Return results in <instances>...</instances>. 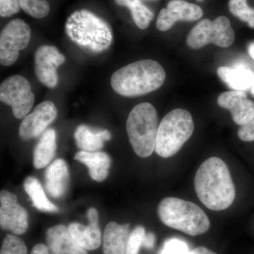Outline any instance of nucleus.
<instances>
[{"label": "nucleus", "mask_w": 254, "mask_h": 254, "mask_svg": "<svg viewBox=\"0 0 254 254\" xmlns=\"http://www.w3.org/2000/svg\"><path fill=\"white\" fill-rule=\"evenodd\" d=\"M194 186L200 202L214 211L229 208L236 196L228 167L217 157L207 159L200 165L195 173Z\"/></svg>", "instance_id": "obj_1"}, {"label": "nucleus", "mask_w": 254, "mask_h": 254, "mask_svg": "<svg viewBox=\"0 0 254 254\" xmlns=\"http://www.w3.org/2000/svg\"><path fill=\"white\" fill-rule=\"evenodd\" d=\"M165 78V69L158 62L143 60L119 68L110 83L119 95L136 97L156 91L163 86Z\"/></svg>", "instance_id": "obj_2"}, {"label": "nucleus", "mask_w": 254, "mask_h": 254, "mask_svg": "<svg viewBox=\"0 0 254 254\" xmlns=\"http://www.w3.org/2000/svg\"><path fill=\"white\" fill-rule=\"evenodd\" d=\"M65 31L71 41L93 53L109 48L113 33L108 23L91 11L78 10L68 16Z\"/></svg>", "instance_id": "obj_3"}, {"label": "nucleus", "mask_w": 254, "mask_h": 254, "mask_svg": "<svg viewBox=\"0 0 254 254\" xmlns=\"http://www.w3.org/2000/svg\"><path fill=\"white\" fill-rule=\"evenodd\" d=\"M158 214L164 225L192 237L203 235L210 225L198 205L175 197L164 198L158 205Z\"/></svg>", "instance_id": "obj_4"}, {"label": "nucleus", "mask_w": 254, "mask_h": 254, "mask_svg": "<svg viewBox=\"0 0 254 254\" xmlns=\"http://www.w3.org/2000/svg\"><path fill=\"white\" fill-rule=\"evenodd\" d=\"M156 110L149 103L135 106L127 120V131L132 148L141 158L153 154L159 128Z\"/></svg>", "instance_id": "obj_5"}, {"label": "nucleus", "mask_w": 254, "mask_h": 254, "mask_svg": "<svg viewBox=\"0 0 254 254\" xmlns=\"http://www.w3.org/2000/svg\"><path fill=\"white\" fill-rule=\"evenodd\" d=\"M194 123L190 112L175 109L167 114L159 125L155 151L168 158L180 151L193 134Z\"/></svg>", "instance_id": "obj_6"}, {"label": "nucleus", "mask_w": 254, "mask_h": 254, "mask_svg": "<svg viewBox=\"0 0 254 254\" xmlns=\"http://www.w3.org/2000/svg\"><path fill=\"white\" fill-rule=\"evenodd\" d=\"M235 33L226 16H220L213 21L205 18L190 30L187 43L192 49H199L210 43L220 48H228L233 44Z\"/></svg>", "instance_id": "obj_7"}, {"label": "nucleus", "mask_w": 254, "mask_h": 254, "mask_svg": "<svg viewBox=\"0 0 254 254\" xmlns=\"http://www.w3.org/2000/svg\"><path fill=\"white\" fill-rule=\"evenodd\" d=\"M0 100L10 105L16 119H24L35 103V95L31 83L19 75L6 78L0 86Z\"/></svg>", "instance_id": "obj_8"}, {"label": "nucleus", "mask_w": 254, "mask_h": 254, "mask_svg": "<svg viewBox=\"0 0 254 254\" xmlns=\"http://www.w3.org/2000/svg\"><path fill=\"white\" fill-rule=\"evenodd\" d=\"M31 37V28L23 20L16 18L8 23L0 35L1 64L12 65L18 60L19 52L28 46Z\"/></svg>", "instance_id": "obj_9"}, {"label": "nucleus", "mask_w": 254, "mask_h": 254, "mask_svg": "<svg viewBox=\"0 0 254 254\" xmlns=\"http://www.w3.org/2000/svg\"><path fill=\"white\" fill-rule=\"evenodd\" d=\"M0 226L15 235H23L28 228L27 211L16 195L6 190L0 193Z\"/></svg>", "instance_id": "obj_10"}, {"label": "nucleus", "mask_w": 254, "mask_h": 254, "mask_svg": "<svg viewBox=\"0 0 254 254\" xmlns=\"http://www.w3.org/2000/svg\"><path fill=\"white\" fill-rule=\"evenodd\" d=\"M58 116V110L51 101H44L37 105L34 110L23 119L19 127V137L28 141L42 136L50 124Z\"/></svg>", "instance_id": "obj_11"}, {"label": "nucleus", "mask_w": 254, "mask_h": 254, "mask_svg": "<svg viewBox=\"0 0 254 254\" xmlns=\"http://www.w3.org/2000/svg\"><path fill=\"white\" fill-rule=\"evenodd\" d=\"M65 57L54 46H42L35 53V71L42 84L55 88L58 83V68L65 62Z\"/></svg>", "instance_id": "obj_12"}, {"label": "nucleus", "mask_w": 254, "mask_h": 254, "mask_svg": "<svg viewBox=\"0 0 254 254\" xmlns=\"http://www.w3.org/2000/svg\"><path fill=\"white\" fill-rule=\"evenodd\" d=\"M203 9L198 5L184 0H173L161 9L157 18L159 31H167L179 21H194L203 16Z\"/></svg>", "instance_id": "obj_13"}, {"label": "nucleus", "mask_w": 254, "mask_h": 254, "mask_svg": "<svg viewBox=\"0 0 254 254\" xmlns=\"http://www.w3.org/2000/svg\"><path fill=\"white\" fill-rule=\"evenodd\" d=\"M88 225L72 222L68 228L71 236L78 245L85 250H97L101 245L102 234L99 226V215L96 208L88 209L87 213Z\"/></svg>", "instance_id": "obj_14"}, {"label": "nucleus", "mask_w": 254, "mask_h": 254, "mask_svg": "<svg viewBox=\"0 0 254 254\" xmlns=\"http://www.w3.org/2000/svg\"><path fill=\"white\" fill-rule=\"evenodd\" d=\"M218 104L231 113L235 124L244 126L254 117V102L247 98L245 91L224 92L218 98Z\"/></svg>", "instance_id": "obj_15"}, {"label": "nucleus", "mask_w": 254, "mask_h": 254, "mask_svg": "<svg viewBox=\"0 0 254 254\" xmlns=\"http://www.w3.org/2000/svg\"><path fill=\"white\" fill-rule=\"evenodd\" d=\"M70 175L68 165L63 159H57L47 168L45 175V188L54 198H60L67 191Z\"/></svg>", "instance_id": "obj_16"}, {"label": "nucleus", "mask_w": 254, "mask_h": 254, "mask_svg": "<svg viewBox=\"0 0 254 254\" xmlns=\"http://www.w3.org/2000/svg\"><path fill=\"white\" fill-rule=\"evenodd\" d=\"M48 247L53 254H87L64 225L50 227L46 233Z\"/></svg>", "instance_id": "obj_17"}, {"label": "nucleus", "mask_w": 254, "mask_h": 254, "mask_svg": "<svg viewBox=\"0 0 254 254\" xmlns=\"http://www.w3.org/2000/svg\"><path fill=\"white\" fill-rule=\"evenodd\" d=\"M128 235L129 224L109 222L103 237V254H126Z\"/></svg>", "instance_id": "obj_18"}, {"label": "nucleus", "mask_w": 254, "mask_h": 254, "mask_svg": "<svg viewBox=\"0 0 254 254\" xmlns=\"http://www.w3.org/2000/svg\"><path fill=\"white\" fill-rule=\"evenodd\" d=\"M74 160L86 165L90 176L95 182L105 181L109 175L111 158L105 152L81 150L75 155Z\"/></svg>", "instance_id": "obj_19"}, {"label": "nucleus", "mask_w": 254, "mask_h": 254, "mask_svg": "<svg viewBox=\"0 0 254 254\" xmlns=\"http://www.w3.org/2000/svg\"><path fill=\"white\" fill-rule=\"evenodd\" d=\"M219 77L233 91H247L254 84V73L245 66H220L217 71Z\"/></svg>", "instance_id": "obj_20"}, {"label": "nucleus", "mask_w": 254, "mask_h": 254, "mask_svg": "<svg viewBox=\"0 0 254 254\" xmlns=\"http://www.w3.org/2000/svg\"><path fill=\"white\" fill-rule=\"evenodd\" d=\"M76 143L81 150L87 152L99 151L104 146L105 141L111 139V133L107 129H97L81 125L74 133Z\"/></svg>", "instance_id": "obj_21"}, {"label": "nucleus", "mask_w": 254, "mask_h": 254, "mask_svg": "<svg viewBox=\"0 0 254 254\" xmlns=\"http://www.w3.org/2000/svg\"><path fill=\"white\" fill-rule=\"evenodd\" d=\"M56 132L53 128L43 133L33 152V166L40 170L46 168L56 155Z\"/></svg>", "instance_id": "obj_22"}, {"label": "nucleus", "mask_w": 254, "mask_h": 254, "mask_svg": "<svg viewBox=\"0 0 254 254\" xmlns=\"http://www.w3.org/2000/svg\"><path fill=\"white\" fill-rule=\"evenodd\" d=\"M23 189L37 210L47 213H55L59 210L58 207L48 199L41 182L36 177H28L23 182Z\"/></svg>", "instance_id": "obj_23"}, {"label": "nucleus", "mask_w": 254, "mask_h": 254, "mask_svg": "<svg viewBox=\"0 0 254 254\" xmlns=\"http://www.w3.org/2000/svg\"><path fill=\"white\" fill-rule=\"evenodd\" d=\"M115 2L120 6H127L129 9L133 21L140 29H146L154 17L153 11L147 8L140 0H115Z\"/></svg>", "instance_id": "obj_24"}, {"label": "nucleus", "mask_w": 254, "mask_h": 254, "mask_svg": "<svg viewBox=\"0 0 254 254\" xmlns=\"http://www.w3.org/2000/svg\"><path fill=\"white\" fill-rule=\"evenodd\" d=\"M228 6L234 16L254 28V8L249 6L247 0H230Z\"/></svg>", "instance_id": "obj_25"}, {"label": "nucleus", "mask_w": 254, "mask_h": 254, "mask_svg": "<svg viewBox=\"0 0 254 254\" xmlns=\"http://www.w3.org/2000/svg\"><path fill=\"white\" fill-rule=\"evenodd\" d=\"M21 9L32 17L43 18L50 12V5L46 0H18Z\"/></svg>", "instance_id": "obj_26"}, {"label": "nucleus", "mask_w": 254, "mask_h": 254, "mask_svg": "<svg viewBox=\"0 0 254 254\" xmlns=\"http://www.w3.org/2000/svg\"><path fill=\"white\" fill-rule=\"evenodd\" d=\"M0 254H28L27 247L22 239L9 234L3 241Z\"/></svg>", "instance_id": "obj_27"}, {"label": "nucleus", "mask_w": 254, "mask_h": 254, "mask_svg": "<svg viewBox=\"0 0 254 254\" xmlns=\"http://www.w3.org/2000/svg\"><path fill=\"white\" fill-rule=\"evenodd\" d=\"M144 227L138 225L128 235L126 254H138L145 236Z\"/></svg>", "instance_id": "obj_28"}, {"label": "nucleus", "mask_w": 254, "mask_h": 254, "mask_svg": "<svg viewBox=\"0 0 254 254\" xmlns=\"http://www.w3.org/2000/svg\"><path fill=\"white\" fill-rule=\"evenodd\" d=\"M190 251L185 241L172 238L165 242L160 254H188Z\"/></svg>", "instance_id": "obj_29"}, {"label": "nucleus", "mask_w": 254, "mask_h": 254, "mask_svg": "<svg viewBox=\"0 0 254 254\" xmlns=\"http://www.w3.org/2000/svg\"><path fill=\"white\" fill-rule=\"evenodd\" d=\"M20 6L18 0H0V16L1 17H9L17 14Z\"/></svg>", "instance_id": "obj_30"}, {"label": "nucleus", "mask_w": 254, "mask_h": 254, "mask_svg": "<svg viewBox=\"0 0 254 254\" xmlns=\"http://www.w3.org/2000/svg\"><path fill=\"white\" fill-rule=\"evenodd\" d=\"M238 136L243 141H254V117L250 123L240 127Z\"/></svg>", "instance_id": "obj_31"}, {"label": "nucleus", "mask_w": 254, "mask_h": 254, "mask_svg": "<svg viewBox=\"0 0 254 254\" xmlns=\"http://www.w3.org/2000/svg\"><path fill=\"white\" fill-rule=\"evenodd\" d=\"M155 243V235L153 232L145 234L144 240H143V247L146 250H151L154 247Z\"/></svg>", "instance_id": "obj_32"}, {"label": "nucleus", "mask_w": 254, "mask_h": 254, "mask_svg": "<svg viewBox=\"0 0 254 254\" xmlns=\"http://www.w3.org/2000/svg\"><path fill=\"white\" fill-rule=\"evenodd\" d=\"M31 254H53L50 252L48 246L38 244L33 247L31 251Z\"/></svg>", "instance_id": "obj_33"}, {"label": "nucleus", "mask_w": 254, "mask_h": 254, "mask_svg": "<svg viewBox=\"0 0 254 254\" xmlns=\"http://www.w3.org/2000/svg\"><path fill=\"white\" fill-rule=\"evenodd\" d=\"M188 254H218L204 247H198L190 251Z\"/></svg>", "instance_id": "obj_34"}, {"label": "nucleus", "mask_w": 254, "mask_h": 254, "mask_svg": "<svg viewBox=\"0 0 254 254\" xmlns=\"http://www.w3.org/2000/svg\"><path fill=\"white\" fill-rule=\"evenodd\" d=\"M248 52L249 54H250V56L254 60V42H252V43H250V46L248 47ZM251 93H252V94L253 95L254 97V84L252 89H251Z\"/></svg>", "instance_id": "obj_35"}, {"label": "nucleus", "mask_w": 254, "mask_h": 254, "mask_svg": "<svg viewBox=\"0 0 254 254\" xmlns=\"http://www.w3.org/2000/svg\"><path fill=\"white\" fill-rule=\"evenodd\" d=\"M196 1H204V0H196Z\"/></svg>", "instance_id": "obj_36"}]
</instances>
